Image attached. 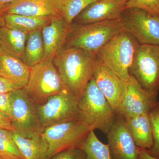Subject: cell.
<instances>
[{
	"mask_svg": "<svg viewBox=\"0 0 159 159\" xmlns=\"http://www.w3.org/2000/svg\"><path fill=\"white\" fill-rule=\"evenodd\" d=\"M97 55L77 48H65L53 60L66 88L78 100L93 75Z\"/></svg>",
	"mask_w": 159,
	"mask_h": 159,
	"instance_id": "obj_1",
	"label": "cell"
},
{
	"mask_svg": "<svg viewBox=\"0 0 159 159\" xmlns=\"http://www.w3.org/2000/svg\"><path fill=\"white\" fill-rule=\"evenodd\" d=\"M122 31V18L91 24H71L64 48H77L96 54L99 49Z\"/></svg>",
	"mask_w": 159,
	"mask_h": 159,
	"instance_id": "obj_2",
	"label": "cell"
},
{
	"mask_svg": "<svg viewBox=\"0 0 159 159\" xmlns=\"http://www.w3.org/2000/svg\"><path fill=\"white\" fill-rule=\"evenodd\" d=\"M140 44L131 34L122 31L99 49L96 55L100 61L125 83Z\"/></svg>",
	"mask_w": 159,
	"mask_h": 159,
	"instance_id": "obj_3",
	"label": "cell"
},
{
	"mask_svg": "<svg viewBox=\"0 0 159 159\" xmlns=\"http://www.w3.org/2000/svg\"><path fill=\"white\" fill-rule=\"evenodd\" d=\"M78 107L80 116L91 129H99L105 134L117 116L93 78L78 100Z\"/></svg>",
	"mask_w": 159,
	"mask_h": 159,
	"instance_id": "obj_4",
	"label": "cell"
},
{
	"mask_svg": "<svg viewBox=\"0 0 159 159\" xmlns=\"http://www.w3.org/2000/svg\"><path fill=\"white\" fill-rule=\"evenodd\" d=\"M91 130L81 116L43 129L41 135L48 147V159L62 152L81 148L83 142Z\"/></svg>",
	"mask_w": 159,
	"mask_h": 159,
	"instance_id": "obj_5",
	"label": "cell"
},
{
	"mask_svg": "<svg viewBox=\"0 0 159 159\" xmlns=\"http://www.w3.org/2000/svg\"><path fill=\"white\" fill-rule=\"evenodd\" d=\"M22 89L36 105L67 89L53 61L50 60H43L31 67L28 82Z\"/></svg>",
	"mask_w": 159,
	"mask_h": 159,
	"instance_id": "obj_6",
	"label": "cell"
},
{
	"mask_svg": "<svg viewBox=\"0 0 159 159\" xmlns=\"http://www.w3.org/2000/svg\"><path fill=\"white\" fill-rule=\"evenodd\" d=\"M36 110L42 129L80 116L78 100L67 89L36 105Z\"/></svg>",
	"mask_w": 159,
	"mask_h": 159,
	"instance_id": "obj_7",
	"label": "cell"
},
{
	"mask_svg": "<svg viewBox=\"0 0 159 159\" xmlns=\"http://www.w3.org/2000/svg\"><path fill=\"white\" fill-rule=\"evenodd\" d=\"M144 89L159 92V46L143 44L137 49L129 70Z\"/></svg>",
	"mask_w": 159,
	"mask_h": 159,
	"instance_id": "obj_8",
	"label": "cell"
},
{
	"mask_svg": "<svg viewBox=\"0 0 159 159\" xmlns=\"http://www.w3.org/2000/svg\"><path fill=\"white\" fill-rule=\"evenodd\" d=\"M11 123L13 131L24 137L41 132L36 104L22 89L11 93Z\"/></svg>",
	"mask_w": 159,
	"mask_h": 159,
	"instance_id": "obj_9",
	"label": "cell"
},
{
	"mask_svg": "<svg viewBox=\"0 0 159 159\" xmlns=\"http://www.w3.org/2000/svg\"><path fill=\"white\" fill-rule=\"evenodd\" d=\"M122 31L141 45L159 46V15L137 9H126L122 17Z\"/></svg>",
	"mask_w": 159,
	"mask_h": 159,
	"instance_id": "obj_10",
	"label": "cell"
},
{
	"mask_svg": "<svg viewBox=\"0 0 159 159\" xmlns=\"http://www.w3.org/2000/svg\"><path fill=\"white\" fill-rule=\"evenodd\" d=\"M125 83V92L117 115L124 119L149 114L157 104L158 93L144 89L131 75Z\"/></svg>",
	"mask_w": 159,
	"mask_h": 159,
	"instance_id": "obj_11",
	"label": "cell"
},
{
	"mask_svg": "<svg viewBox=\"0 0 159 159\" xmlns=\"http://www.w3.org/2000/svg\"><path fill=\"white\" fill-rule=\"evenodd\" d=\"M106 135L112 159H139L138 147L122 117L117 115Z\"/></svg>",
	"mask_w": 159,
	"mask_h": 159,
	"instance_id": "obj_12",
	"label": "cell"
},
{
	"mask_svg": "<svg viewBox=\"0 0 159 159\" xmlns=\"http://www.w3.org/2000/svg\"><path fill=\"white\" fill-rule=\"evenodd\" d=\"M93 78L117 113L125 96V83L97 57Z\"/></svg>",
	"mask_w": 159,
	"mask_h": 159,
	"instance_id": "obj_13",
	"label": "cell"
},
{
	"mask_svg": "<svg viewBox=\"0 0 159 159\" xmlns=\"http://www.w3.org/2000/svg\"><path fill=\"white\" fill-rule=\"evenodd\" d=\"M32 16H61L60 0H16L0 6V15Z\"/></svg>",
	"mask_w": 159,
	"mask_h": 159,
	"instance_id": "obj_14",
	"label": "cell"
},
{
	"mask_svg": "<svg viewBox=\"0 0 159 159\" xmlns=\"http://www.w3.org/2000/svg\"><path fill=\"white\" fill-rule=\"evenodd\" d=\"M125 0H98L91 4L75 19L76 24L114 20L122 18L126 10Z\"/></svg>",
	"mask_w": 159,
	"mask_h": 159,
	"instance_id": "obj_15",
	"label": "cell"
},
{
	"mask_svg": "<svg viewBox=\"0 0 159 159\" xmlns=\"http://www.w3.org/2000/svg\"><path fill=\"white\" fill-rule=\"evenodd\" d=\"M69 24L62 16L55 18L43 28L42 33L44 46L43 60L53 61L57 53L64 48L70 29Z\"/></svg>",
	"mask_w": 159,
	"mask_h": 159,
	"instance_id": "obj_16",
	"label": "cell"
},
{
	"mask_svg": "<svg viewBox=\"0 0 159 159\" xmlns=\"http://www.w3.org/2000/svg\"><path fill=\"white\" fill-rule=\"evenodd\" d=\"M30 70L22 60L0 50V76L16 89H23L27 85Z\"/></svg>",
	"mask_w": 159,
	"mask_h": 159,
	"instance_id": "obj_17",
	"label": "cell"
},
{
	"mask_svg": "<svg viewBox=\"0 0 159 159\" xmlns=\"http://www.w3.org/2000/svg\"><path fill=\"white\" fill-rule=\"evenodd\" d=\"M12 136L25 159H49L48 147L41 135L38 133L24 137L12 131Z\"/></svg>",
	"mask_w": 159,
	"mask_h": 159,
	"instance_id": "obj_18",
	"label": "cell"
},
{
	"mask_svg": "<svg viewBox=\"0 0 159 159\" xmlns=\"http://www.w3.org/2000/svg\"><path fill=\"white\" fill-rule=\"evenodd\" d=\"M125 120L137 146L147 150L150 149L153 144V139L149 114H142Z\"/></svg>",
	"mask_w": 159,
	"mask_h": 159,
	"instance_id": "obj_19",
	"label": "cell"
},
{
	"mask_svg": "<svg viewBox=\"0 0 159 159\" xmlns=\"http://www.w3.org/2000/svg\"><path fill=\"white\" fill-rule=\"evenodd\" d=\"M28 33L5 26L0 28V50L22 60Z\"/></svg>",
	"mask_w": 159,
	"mask_h": 159,
	"instance_id": "obj_20",
	"label": "cell"
},
{
	"mask_svg": "<svg viewBox=\"0 0 159 159\" xmlns=\"http://www.w3.org/2000/svg\"><path fill=\"white\" fill-rule=\"evenodd\" d=\"M57 17L9 14L3 15V20L4 26L29 34L31 31L42 30L44 26L48 25L55 18Z\"/></svg>",
	"mask_w": 159,
	"mask_h": 159,
	"instance_id": "obj_21",
	"label": "cell"
},
{
	"mask_svg": "<svg viewBox=\"0 0 159 159\" xmlns=\"http://www.w3.org/2000/svg\"><path fill=\"white\" fill-rule=\"evenodd\" d=\"M42 30L31 31L27 36L22 60L30 67L36 65L43 59L44 46Z\"/></svg>",
	"mask_w": 159,
	"mask_h": 159,
	"instance_id": "obj_22",
	"label": "cell"
},
{
	"mask_svg": "<svg viewBox=\"0 0 159 159\" xmlns=\"http://www.w3.org/2000/svg\"><path fill=\"white\" fill-rule=\"evenodd\" d=\"M81 148L85 153L86 159H112L108 144L101 142L94 132L91 130Z\"/></svg>",
	"mask_w": 159,
	"mask_h": 159,
	"instance_id": "obj_23",
	"label": "cell"
},
{
	"mask_svg": "<svg viewBox=\"0 0 159 159\" xmlns=\"http://www.w3.org/2000/svg\"><path fill=\"white\" fill-rule=\"evenodd\" d=\"M0 159H25L15 142L12 131L0 129Z\"/></svg>",
	"mask_w": 159,
	"mask_h": 159,
	"instance_id": "obj_24",
	"label": "cell"
},
{
	"mask_svg": "<svg viewBox=\"0 0 159 159\" xmlns=\"http://www.w3.org/2000/svg\"><path fill=\"white\" fill-rule=\"evenodd\" d=\"M98 0H60L61 16L69 24L91 4Z\"/></svg>",
	"mask_w": 159,
	"mask_h": 159,
	"instance_id": "obj_25",
	"label": "cell"
},
{
	"mask_svg": "<svg viewBox=\"0 0 159 159\" xmlns=\"http://www.w3.org/2000/svg\"><path fill=\"white\" fill-rule=\"evenodd\" d=\"M153 144L150 149L147 150L152 156L159 159V102L156 106L149 113Z\"/></svg>",
	"mask_w": 159,
	"mask_h": 159,
	"instance_id": "obj_26",
	"label": "cell"
},
{
	"mask_svg": "<svg viewBox=\"0 0 159 159\" xmlns=\"http://www.w3.org/2000/svg\"><path fill=\"white\" fill-rule=\"evenodd\" d=\"M142 9L159 15V0H128L126 9Z\"/></svg>",
	"mask_w": 159,
	"mask_h": 159,
	"instance_id": "obj_27",
	"label": "cell"
},
{
	"mask_svg": "<svg viewBox=\"0 0 159 159\" xmlns=\"http://www.w3.org/2000/svg\"><path fill=\"white\" fill-rule=\"evenodd\" d=\"M11 93L0 94V115L11 120Z\"/></svg>",
	"mask_w": 159,
	"mask_h": 159,
	"instance_id": "obj_28",
	"label": "cell"
},
{
	"mask_svg": "<svg viewBox=\"0 0 159 159\" xmlns=\"http://www.w3.org/2000/svg\"><path fill=\"white\" fill-rule=\"evenodd\" d=\"M50 159H86V157L81 148H77L59 152Z\"/></svg>",
	"mask_w": 159,
	"mask_h": 159,
	"instance_id": "obj_29",
	"label": "cell"
},
{
	"mask_svg": "<svg viewBox=\"0 0 159 159\" xmlns=\"http://www.w3.org/2000/svg\"><path fill=\"white\" fill-rule=\"evenodd\" d=\"M15 89V86L0 76V94L10 93Z\"/></svg>",
	"mask_w": 159,
	"mask_h": 159,
	"instance_id": "obj_30",
	"label": "cell"
},
{
	"mask_svg": "<svg viewBox=\"0 0 159 159\" xmlns=\"http://www.w3.org/2000/svg\"><path fill=\"white\" fill-rule=\"evenodd\" d=\"M0 129L13 131L11 120L0 115Z\"/></svg>",
	"mask_w": 159,
	"mask_h": 159,
	"instance_id": "obj_31",
	"label": "cell"
},
{
	"mask_svg": "<svg viewBox=\"0 0 159 159\" xmlns=\"http://www.w3.org/2000/svg\"><path fill=\"white\" fill-rule=\"evenodd\" d=\"M139 159H158L151 156L146 149L138 147Z\"/></svg>",
	"mask_w": 159,
	"mask_h": 159,
	"instance_id": "obj_32",
	"label": "cell"
},
{
	"mask_svg": "<svg viewBox=\"0 0 159 159\" xmlns=\"http://www.w3.org/2000/svg\"><path fill=\"white\" fill-rule=\"evenodd\" d=\"M15 1L16 0H0V6L9 4Z\"/></svg>",
	"mask_w": 159,
	"mask_h": 159,
	"instance_id": "obj_33",
	"label": "cell"
},
{
	"mask_svg": "<svg viewBox=\"0 0 159 159\" xmlns=\"http://www.w3.org/2000/svg\"><path fill=\"white\" fill-rule=\"evenodd\" d=\"M125 1H127L128 0H125Z\"/></svg>",
	"mask_w": 159,
	"mask_h": 159,
	"instance_id": "obj_34",
	"label": "cell"
}]
</instances>
